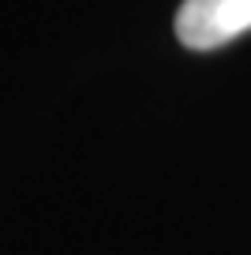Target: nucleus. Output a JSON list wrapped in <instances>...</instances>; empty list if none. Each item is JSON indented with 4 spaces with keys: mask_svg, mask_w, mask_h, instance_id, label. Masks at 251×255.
Listing matches in <instances>:
<instances>
[{
    "mask_svg": "<svg viewBox=\"0 0 251 255\" xmlns=\"http://www.w3.org/2000/svg\"><path fill=\"white\" fill-rule=\"evenodd\" d=\"M251 30V0H184L176 38L188 49H218Z\"/></svg>",
    "mask_w": 251,
    "mask_h": 255,
    "instance_id": "1",
    "label": "nucleus"
}]
</instances>
